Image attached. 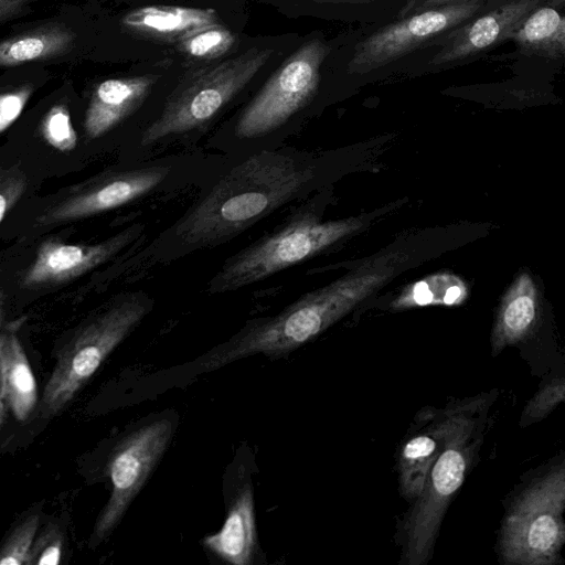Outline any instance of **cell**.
Segmentation results:
<instances>
[{
  "instance_id": "6da1fadb",
  "label": "cell",
  "mask_w": 565,
  "mask_h": 565,
  "mask_svg": "<svg viewBox=\"0 0 565 565\" xmlns=\"http://www.w3.org/2000/svg\"><path fill=\"white\" fill-rule=\"evenodd\" d=\"M317 175L315 161L303 152L257 150L221 174L141 256L167 263L225 244L305 196Z\"/></svg>"
},
{
  "instance_id": "7a4b0ae2",
  "label": "cell",
  "mask_w": 565,
  "mask_h": 565,
  "mask_svg": "<svg viewBox=\"0 0 565 565\" xmlns=\"http://www.w3.org/2000/svg\"><path fill=\"white\" fill-rule=\"evenodd\" d=\"M406 255H377L337 280L307 292L278 313L247 321L226 342L199 359L210 372L255 354L280 356L312 340L381 289L397 274Z\"/></svg>"
},
{
  "instance_id": "3957f363",
  "label": "cell",
  "mask_w": 565,
  "mask_h": 565,
  "mask_svg": "<svg viewBox=\"0 0 565 565\" xmlns=\"http://www.w3.org/2000/svg\"><path fill=\"white\" fill-rule=\"evenodd\" d=\"M172 174V163L111 168L45 198L34 196L18 207L1 231L28 246L62 225L120 207L160 189ZM0 231V233H1Z\"/></svg>"
},
{
  "instance_id": "277c9868",
  "label": "cell",
  "mask_w": 565,
  "mask_h": 565,
  "mask_svg": "<svg viewBox=\"0 0 565 565\" xmlns=\"http://www.w3.org/2000/svg\"><path fill=\"white\" fill-rule=\"evenodd\" d=\"M494 398V391L467 398L404 521L402 563L422 565L430 558L444 514L480 449Z\"/></svg>"
},
{
  "instance_id": "5b68a950",
  "label": "cell",
  "mask_w": 565,
  "mask_h": 565,
  "mask_svg": "<svg viewBox=\"0 0 565 565\" xmlns=\"http://www.w3.org/2000/svg\"><path fill=\"white\" fill-rule=\"evenodd\" d=\"M364 225L363 217L322 221L313 201L294 210L273 231L227 257L206 285L210 294L235 291L306 262Z\"/></svg>"
},
{
  "instance_id": "8992f818",
  "label": "cell",
  "mask_w": 565,
  "mask_h": 565,
  "mask_svg": "<svg viewBox=\"0 0 565 565\" xmlns=\"http://www.w3.org/2000/svg\"><path fill=\"white\" fill-rule=\"evenodd\" d=\"M153 307V297L145 290H127L87 317L57 353L42 395L41 416L52 417L65 408Z\"/></svg>"
},
{
  "instance_id": "52a82bcc",
  "label": "cell",
  "mask_w": 565,
  "mask_h": 565,
  "mask_svg": "<svg viewBox=\"0 0 565 565\" xmlns=\"http://www.w3.org/2000/svg\"><path fill=\"white\" fill-rule=\"evenodd\" d=\"M273 54L250 49L184 79L169 96L162 111L143 130L140 146L150 148L170 137L205 127L252 81Z\"/></svg>"
},
{
  "instance_id": "ba28073f",
  "label": "cell",
  "mask_w": 565,
  "mask_h": 565,
  "mask_svg": "<svg viewBox=\"0 0 565 565\" xmlns=\"http://www.w3.org/2000/svg\"><path fill=\"white\" fill-rule=\"evenodd\" d=\"M564 503L565 468L562 460L535 479L513 502L500 536L503 563H558L565 540Z\"/></svg>"
},
{
  "instance_id": "9c48e42d",
  "label": "cell",
  "mask_w": 565,
  "mask_h": 565,
  "mask_svg": "<svg viewBox=\"0 0 565 565\" xmlns=\"http://www.w3.org/2000/svg\"><path fill=\"white\" fill-rule=\"evenodd\" d=\"M328 46L318 39L303 43L242 110L233 127L237 142L249 145L282 128L313 97Z\"/></svg>"
},
{
  "instance_id": "30bf717a",
  "label": "cell",
  "mask_w": 565,
  "mask_h": 565,
  "mask_svg": "<svg viewBox=\"0 0 565 565\" xmlns=\"http://www.w3.org/2000/svg\"><path fill=\"white\" fill-rule=\"evenodd\" d=\"M170 418H158L127 435L116 447L108 465L110 497L97 518L89 540L94 547L107 539L121 521L172 437Z\"/></svg>"
},
{
  "instance_id": "8fae6325",
  "label": "cell",
  "mask_w": 565,
  "mask_h": 565,
  "mask_svg": "<svg viewBox=\"0 0 565 565\" xmlns=\"http://www.w3.org/2000/svg\"><path fill=\"white\" fill-rule=\"evenodd\" d=\"M146 224L134 223L93 244L65 243L50 237L36 246L34 256L7 280L8 291H44L65 285L116 258L143 236Z\"/></svg>"
},
{
  "instance_id": "7c38bea8",
  "label": "cell",
  "mask_w": 565,
  "mask_h": 565,
  "mask_svg": "<svg viewBox=\"0 0 565 565\" xmlns=\"http://www.w3.org/2000/svg\"><path fill=\"white\" fill-rule=\"evenodd\" d=\"M484 6L452 4L401 18L358 43L348 73L365 74L391 64L480 14Z\"/></svg>"
},
{
  "instance_id": "4fadbf2b",
  "label": "cell",
  "mask_w": 565,
  "mask_h": 565,
  "mask_svg": "<svg viewBox=\"0 0 565 565\" xmlns=\"http://www.w3.org/2000/svg\"><path fill=\"white\" fill-rule=\"evenodd\" d=\"M466 402L467 398L456 401L444 408L426 406L416 414L397 457L399 490L407 500H414L422 492L428 471Z\"/></svg>"
},
{
  "instance_id": "5bb4252c",
  "label": "cell",
  "mask_w": 565,
  "mask_h": 565,
  "mask_svg": "<svg viewBox=\"0 0 565 565\" xmlns=\"http://www.w3.org/2000/svg\"><path fill=\"white\" fill-rule=\"evenodd\" d=\"M552 0H505L482 15L448 32L431 65H451L477 56L509 40L519 23L536 7Z\"/></svg>"
},
{
  "instance_id": "9a60e30c",
  "label": "cell",
  "mask_w": 565,
  "mask_h": 565,
  "mask_svg": "<svg viewBox=\"0 0 565 565\" xmlns=\"http://www.w3.org/2000/svg\"><path fill=\"white\" fill-rule=\"evenodd\" d=\"M159 76L141 75L110 78L99 83L89 99L83 120L86 147L96 145L146 100Z\"/></svg>"
},
{
  "instance_id": "2e32d148",
  "label": "cell",
  "mask_w": 565,
  "mask_h": 565,
  "mask_svg": "<svg viewBox=\"0 0 565 565\" xmlns=\"http://www.w3.org/2000/svg\"><path fill=\"white\" fill-rule=\"evenodd\" d=\"M253 488L245 484L232 500L224 524L217 533L204 537L205 547L234 565H249L256 548Z\"/></svg>"
},
{
  "instance_id": "e0dca14e",
  "label": "cell",
  "mask_w": 565,
  "mask_h": 565,
  "mask_svg": "<svg viewBox=\"0 0 565 565\" xmlns=\"http://www.w3.org/2000/svg\"><path fill=\"white\" fill-rule=\"evenodd\" d=\"M539 315V291L527 271L520 273L504 294L491 334L492 354L525 339Z\"/></svg>"
},
{
  "instance_id": "ac0fdd59",
  "label": "cell",
  "mask_w": 565,
  "mask_h": 565,
  "mask_svg": "<svg viewBox=\"0 0 565 565\" xmlns=\"http://www.w3.org/2000/svg\"><path fill=\"white\" fill-rule=\"evenodd\" d=\"M49 178L46 169L25 150L10 141L0 146V231L18 207L36 196Z\"/></svg>"
},
{
  "instance_id": "d6986e66",
  "label": "cell",
  "mask_w": 565,
  "mask_h": 565,
  "mask_svg": "<svg viewBox=\"0 0 565 565\" xmlns=\"http://www.w3.org/2000/svg\"><path fill=\"white\" fill-rule=\"evenodd\" d=\"M0 371L6 406L18 420H26L36 404L38 388L17 328L8 327L2 331Z\"/></svg>"
},
{
  "instance_id": "ffe728a7",
  "label": "cell",
  "mask_w": 565,
  "mask_h": 565,
  "mask_svg": "<svg viewBox=\"0 0 565 565\" xmlns=\"http://www.w3.org/2000/svg\"><path fill=\"white\" fill-rule=\"evenodd\" d=\"M217 22L218 15L214 9L179 6L141 7L122 18V24L134 32L173 41H180L192 31Z\"/></svg>"
},
{
  "instance_id": "44dd1931",
  "label": "cell",
  "mask_w": 565,
  "mask_h": 565,
  "mask_svg": "<svg viewBox=\"0 0 565 565\" xmlns=\"http://www.w3.org/2000/svg\"><path fill=\"white\" fill-rule=\"evenodd\" d=\"M565 0H552L533 9L509 40L526 55L558 60L565 53Z\"/></svg>"
},
{
  "instance_id": "7402d4cb",
  "label": "cell",
  "mask_w": 565,
  "mask_h": 565,
  "mask_svg": "<svg viewBox=\"0 0 565 565\" xmlns=\"http://www.w3.org/2000/svg\"><path fill=\"white\" fill-rule=\"evenodd\" d=\"M75 33L62 24H49L0 42V66H14L68 52Z\"/></svg>"
},
{
  "instance_id": "603a6c76",
  "label": "cell",
  "mask_w": 565,
  "mask_h": 565,
  "mask_svg": "<svg viewBox=\"0 0 565 565\" xmlns=\"http://www.w3.org/2000/svg\"><path fill=\"white\" fill-rule=\"evenodd\" d=\"M467 296L462 279L450 273H438L407 286L391 307L399 310L430 305L456 306Z\"/></svg>"
},
{
  "instance_id": "cb8c5ba5",
  "label": "cell",
  "mask_w": 565,
  "mask_h": 565,
  "mask_svg": "<svg viewBox=\"0 0 565 565\" xmlns=\"http://www.w3.org/2000/svg\"><path fill=\"white\" fill-rule=\"evenodd\" d=\"M235 40V34L217 22L196 29L178 42L180 51L184 54L194 58L211 60L227 52Z\"/></svg>"
},
{
  "instance_id": "d4e9b609",
  "label": "cell",
  "mask_w": 565,
  "mask_h": 565,
  "mask_svg": "<svg viewBox=\"0 0 565 565\" xmlns=\"http://www.w3.org/2000/svg\"><path fill=\"white\" fill-rule=\"evenodd\" d=\"M40 515L30 513L14 529L0 546V565H23L35 540Z\"/></svg>"
},
{
  "instance_id": "484cf974",
  "label": "cell",
  "mask_w": 565,
  "mask_h": 565,
  "mask_svg": "<svg viewBox=\"0 0 565 565\" xmlns=\"http://www.w3.org/2000/svg\"><path fill=\"white\" fill-rule=\"evenodd\" d=\"M564 377H554L545 383L525 405L520 425H532L546 417L564 401Z\"/></svg>"
},
{
  "instance_id": "4316f807",
  "label": "cell",
  "mask_w": 565,
  "mask_h": 565,
  "mask_svg": "<svg viewBox=\"0 0 565 565\" xmlns=\"http://www.w3.org/2000/svg\"><path fill=\"white\" fill-rule=\"evenodd\" d=\"M62 548V530L57 524L49 523L35 537L26 565H57L61 562Z\"/></svg>"
},
{
  "instance_id": "83f0119b",
  "label": "cell",
  "mask_w": 565,
  "mask_h": 565,
  "mask_svg": "<svg viewBox=\"0 0 565 565\" xmlns=\"http://www.w3.org/2000/svg\"><path fill=\"white\" fill-rule=\"evenodd\" d=\"M33 90V85L24 84L0 94V132L19 118Z\"/></svg>"
},
{
  "instance_id": "f1b7e54d",
  "label": "cell",
  "mask_w": 565,
  "mask_h": 565,
  "mask_svg": "<svg viewBox=\"0 0 565 565\" xmlns=\"http://www.w3.org/2000/svg\"><path fill=\"white\" fill-rule=\"evenodd\" d=\"M490 0H407L397 13V18H405L407 15L422 12L428 9H435L446 6L460 4V3H486Z\"/></svg>"
},
{
  "instance_id": "f546056e",
  "label": "cell",
  "mask_w": 565,
  "mask_h": 565,
  "mask_svg": "<svg viewBox=\"0 0 565 565\" xmlns=\"http://www.w3.org/2000/svg\"><path fill=\"white\" fill-rule=\"evenodd\" d=\"M32 0H0V22L18 15Z\"/></svg>"
},
{
  "instance_id": "4dcf8cb0",
  "label": "cell",
  "mask_w": 565,
  "mask_h": 565,
  "mask_svg": "<svg viewBox=\"0 0 565 565\" xmlns=\"http://www.w3.org/2000/svg\"><path fill=\"white\" fill-rule=\"evenodd\" d=\"M9 297L7 288L6 275L3 271L0 273V333L2 331L3 319H4V307L6 301Z\"/></svg>"
},
{
  "instance_id": "1f68e13d",
  "label": "cell",
  "mask_w": 565,
  "mask_h": 565,
  "mask_svg": "<svg viewBox=\"0 0 565 565\" xmlns=\"http://www.w3.org/2000/svg\"><path fill=\"white\" fill-rule=\"evenodd\" d=\"M1 343H2V331L0 333V349H1ZM4 413H6V403H4L3 396H2L1 371H0V429H1L3 420H4Z\"/></svg>"
},
{
  "instance_id": "d6a6232c",
  "label": "cell",
  "mask_w": 565,
  "mask_h": 565,
  "mask_svg": "<svg viewBox=\"0 0 565 565\" xmlns=\"http://www.w3.org/2000/svg\"><path fill=\"white\" fill-rule=\"evenodd\" d=\"M318 1H324V2H348V3H366V2H373L376 0H318Z\"/></svg>"
}]
</instances>
